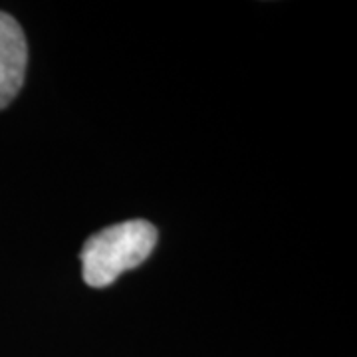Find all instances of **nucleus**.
Wrapping results in <instances>:
<instances>
[{"label":"nucleus","mask_w":357,"mask_h":357,"mask_svg":"<svg viewBox=\"0 0 357 357\" xmlns=\"http://www.w3.org/2000/svg\"><path fill=\"white\" fill-rule=\"evenodd\" d=\"M157 244V230L147 220H128L89 236L79 258L84 280L91 288H105L126 270L143 264Z\"/></svg>","instance_id":"1"},{"label":"nucleus","mask_w":357,"mask_h":357,"mask_svg":"<svg viewBox=\"0 0 357 357\" xmlns=\"http://www.w3.org/2000/svg\"><path fill=\"white\" fill-rule=\"evenodd\" d=\"M28 46L24 32L10 14L0 13V109L16 98L24 84Z\"/></svg>","instance_id":"2"}]
</instances>
